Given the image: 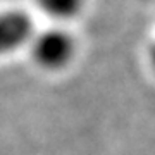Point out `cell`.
Masks as SVG:
<instances>
[{
    "instance_id": "6da1fadb",
    "label": "cell",
    "mask_w": 155,
    "mask_h": 155,
    "mask_svg": "<svg viewBox=\"0 0 155 155\" xmlns=\"http://www.w3.org/2000/svg\"><path fill=\"white\" fill-rule=\"evenodd\" d=\"M31 55L40 67L61 71L74 59L76 41L66 29L50 28L31 38Z\"/></svg>"
},
{
    "instance_id": "7a4b0ae2",
    "label": "cell",
    "mask_w": 155,
    "mask_h": 155,
    "mask_svg": "<svg viewBox=\"0 0 155 155\" xmlns=\"http://www.w3.org/2000/svg\"><path fill=\"white\" fill-rule=\"evenodd\" d=\"M33 38V21L22 11L0 12V57L22 48Z\"/></svg>"
},
{
    "instance_id": "3957f363",
    "label": "cell",
    "mask_w": 155,
    "mask_h": 155,
    "mask_svg": "<svg viewBox=\"0 0 155 155\" xmlns=\"http://www.w3.org/2000/svg\"><path fill=\"white\" fill-rule=\"evenodd\" d=\"M35 2L41 9V12L59 21L76 17L84 7V0H35Z\"/></svg>"
},
{
    "instance_id": "277c9868",
    "label": "cell",
    "mask_w": 155,
    "mask_h": 155,
    "mask_svg": "<svg viewBox=\"0 0 155 155\" xmlns=\"http://www.w3.org/2000/svg\"><path fill=\"white\" fill-rule=\"evenodd\" d=\"M148 61H150V64H152V67H153V71H155V41L148 47Z\"/></svg>"
}]
</instances>
